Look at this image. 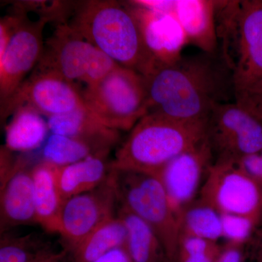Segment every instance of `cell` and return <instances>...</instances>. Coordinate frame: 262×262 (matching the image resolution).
Segmentation results:
<instances>
[{"label": "cell", "mask_w": 262, "mask_h": 262, "mask_svg": "<svg viewBox=\"0 0 262 262\" xmlns=\"http://www.w3.org/2000/svg\"><path fill=\"white\" fill-rule=\"evenodd\" d=\"M144 77L148 113L179 121L206 122L215 106L235 101L232 72L220 50L182 55Z\"/></svg>", "instance_id": "1"}, {"label": "cell", "mask_w": 262, "mask_h": 262, "mask_svg": "<svg viewBox=\"0 0 262 262\" xmlns=\"http://www.w3.org/2000/svg\"><path fill=\"white\" fill-rule=\"evenodd\" d=\"M215 24L238 101L262 90V0H217Z\"/></svg>", "instance_id": "2"}, {"label": "cell", "mask_w": 262, "mask_h": 262, "mask_svg": "<svg viewBox=\"0 0 262 262\" xmlns=\"http://www.w3.org/2000/svg\"><path fill=\"white\" fill-rule=\"evenodd\" d=\"M72 27L117 64L146 76L155 61L129 3L91 0L77 5Z\"/></svg>", "instance_id": "3"}, {"label": "cell", "mask_w": 262, "mask_h": 262, "mask_svg": "<svg viewBox=\"0 0 262 262\" xmlns=\"http://www.w3.org/2000/svg\"><path fill=\"white\" fill-rule=\"evenodd\" d=\"M206 122H184L148 113L136 123L111 162L116 170L156 175L206 137Z\"/></svg>", "instance_id": "4"}, {"label": "cell", "mask_w": 262, "mask_h": 262, "mask_svg": "<svg viewBox=\"0 0 262 262\" xmlns=\"http://www.w3.org/2000/svg\"><path fill=\"white\" fill-rule=\"evenodd\" d=\"M119 203L144 221L160 241L165 262H177L180 229L163 184L150 174L113 168Z\"/></svg>", "instance_id": "5"}, {"label": "cell", "mask_w": 262, "mask_h": 262, "mask_svg": "<svg viewBox=\"0 0 262 262\" xmlns=\"http://www.w3.org/2000/svg\"><path fill=\"white\" fill-rule=\"evenodd\" d=\"M81 93L90 111L113 130H130L148 113L144 76L122 66Z\"/></svg>", "instance_id": "6"}, {"label": "cell", "mask_w": 262, "mask_h": 262, "mask_svg": "<svg viewBox=\"0 0 262 262\" xmlns=\"http://www.w3.org/2000/svg\"><path fill=\"white\" fill-rule=\"evenodd\" d=\"M118 66L72 25L61 23L48 40L37 67L54 72L77 87L83 83L86 89Z\"/></svg>", "instance_id": "7"}, {"label": "cell", "mask_w": 262, "mask_h": 262, "mask_svg": "<svg viewBox=\"0 0 262 262\" xmlns=\"http://www.w3.org/2000/svg\"><path fill=\"white\" fill-rule=\"evenodd\" d=\"M47 18L32 20L23 10L2 18L0 26L8 32V42L0 52L1 106L25 82L26 77L40 61L44 51L43 32Z\"/></svg>", "instance_id": "8"}, {"label": "cell", "mask_w": 262, "mask_h": 262, "mask_svg": "<svg viewBox=\"0 0 262 262\" xmlns=\"http://www.w3.org/2000/svg\"><path fill=\"white\" fill-rule=\"evenodd\" d=\"M206 137L215 161L236 162L262 149V121L236 101L213 108Z\"/></svg>", "instance_id": "9"}, {"label": "cell", "mask_w": 262, "mask_h": 262, "mask_svg": "<svg viewBox=\"0 0 262 262\" xmlns=\"http://www.w3.org/2000/svg\"><path fill=\"white\" fill-rule=\"evenodd\" d=\"M200 196V200L220 214L261 221L262 187L236 162L215 161L202 185Z\"/></svg>", "instance_id": "10"}, {"label": "cell", "mask_w": 262, "mask_h": 262, "mask_svg": "<svg viewBox=\"0 0 262 262\" xmlns=\"http://www.w3.org/2000/svg\"><path fill=\"white\" fill-rule=\"evenodd\" d=\"M118 206L112 177L101 187L66 200L60 214L58 234L67 249L72 252L93 231L116 216Z\"/></svg>", "instance_id": "11"}, {"label": "cell", "mask_w": 262, "mask_h": 262, "mask_svg": "<svg viewBox=\"0 0 262 262\" xmlns=\"http://www.w3.org/2000/svg\"><path fill=\"white\" fill-rule=\"evenodd\" d=\"M29 106L46 117L70 113L85 106L81 91L51 71L37 69L1 106L2 120L17 108Z\"/></svg>", "instance_id": "12"}, {"label": "cell", "mask_w": 262, "mask_h": 262, "mask_svg": "<svg viewBox=\"0 0 262 262\" xmlns=\"http://www.w3.org/2000/svg\"><path fill=\"white\" fill-rule=\"evenodd\" d=\"M213 163L211 146L205 137L195 146L172 160L155 175L163 184L177 218L186 207L195 201L194 198L198 191H201Z\"/></svg>", "instance_id": "13"}, {"label": "cell", "mask_w": 262, "mask_h": 262, "mask_svg": "<svg viewBox=\"0 0 262 262\" xmlns=\"http://www.w3.org/2000/svg\"><path fill=\"white\" fill-rule=\"evenodd\" d=\"M138 3L175 17L184 30L188 44L206 53L219 51L215 0H141Z\"/></svg>", "instance_id": "14"}, {"label": "cell", "mask_w": 262, "mask_h": 262, "mask_svg": "<svg viewBox=\"0 0 262 262\" xmlns=\"http://www.w3.org/2000/svg\"><path fill=\"white\" fill-rule=\"evenodd\" d=\"M128 3L140 25L144 42L154 58L155 66L170 64L178 60L188 42L175 17L150 9L137 1Z\"/></svg>", "instance_id": "15"}, {"label": "cell", "mask_w": 262, "mask_h": 262, "mask_svg": "<svg viewBox=\"0 0 262 262\" xmlns=\"http://www.w3.org/2000/svg\"><path fill=\"white\" fill-rule=\"evenodd\" d=\"M32 169L23 160H17L13 171L1 184V232L16 226L37 224Z\"/></svg>", "instance_id": "16"}, {"label": "cell", "mask_w": 262, "mask_h": 262, "mask_svg": "<svg viewBox=\"0 0 262 262\" xmlns=\"http://www.w3.org/2000/svg\"><path fill=\"white\" fill-rule=\"evenodd\" d=\"M120 131L110 130L94 136L70 137L51 134L43 145V161L65 166L93 156H108L120 139Z\"/></svg>", "instance_id": "17"}, {"label": "cell", "mask_w": 262, "mask_h": 262, "mask_svg": "<svg viewBox=\"0 0 262 262\" xmlns=\"http://www.w3.org/2000/svg\"><path fill=\"white\" fill-rule=\"evenodd\" d=\"M113 168L106 156H93L77 163L56 167V179L63 202L77 194L90 192L105 184Z\"/></svg>", "instance_id": "18"}, {"label": "cell", "mask_w": 262, "mask_h": 262, "mask_svg": "<svg viewBox=\"0 0 262 262\" xmlns=\"http://www.w3.org/2000/svg\"><path fill=\"white\" fill-rule=\"evenodd\" d=\"M56 167L42 161L32 167L37 222L49 232L58 233L63 201L56 179Z\"/></svg>", "instance_id": "19"}, {"label": "cell", "mask_w": 262, "mask_h": 262, "mask_svg": "<svg viewBox=\"0 0 262 262\" xmlns=\"http://www.w3.org/2000/svg\"><path fill=\"white\" fill-rule=\"evenodd\" d=\"M49 132L44 115L31 106H20L7 125L5 147L10 151H32L44 145Z\"/></svg>", "instance_id": "20"}, {"label": "cell", "mask_w": 262, "mask_h": 262, "mask_svg": "<svg viewBox=\"0 0 262 262\" xmlns=\"http://www.w3.org/2000/svg\"><path fill=\"white\" fill-rule=\"evenodd\" d=\"M117 215L126 227L125 248L133 262L165 261L159 238L144 220L120 203Z\"/></svg>", "instance_id": "21"}, {"label": "cell", "mask_w": 262, "mask_h": 262, "mask_svg": "<svg viewBox=\"0 0 262 262\" xmlns=\"http://www.w3.org/2000/svg\"><path fill=\"white\" fill-rule=\"evenodd\" d=\"M127 229L116 215L103 222L72 251L77 262H94L110 251L125 247Z\"/></svg>", "instance_id": "22"}, {"label": "cell", "mask_w": 262, "mask_h": 262, "mask_svg": "<svg viewBox=\"0 0 262 262\" xmlns=\"http://www.w3.org/2000/svg\"><path fill=\"white\" fill-rule=\"evenodd\" d=\"M180 234L218 242L222 237V215L201 200L194 201L178 215Z\"/></svg>", "instance_id": "23"}, {"label": "cell", "mask_w": 262, "mask_h": 262, "mask_svg": "<svg viewBox=\"0 0 262 262\" xmlns=\"http://www.w3.org/2000/svg\"><path fill=\"white\" fill-rule=\"evenodd\" d=\"M47 120L51 134L70 137L97 136L113 130L102 125L86 105L70 113L47 117Z\"/></svg>", "instance_id": "24"}, {"label": "cell", "mask_w": 262, "mask_h": 262, "mask_svg": "<svg viewBox=\"0 0 262 262\" xmlns=\"http://www.w3.org/2000/svg\"><path fill=\"white\" fill-rule=\"evenodd\" d=\"M32 235L2 237L0 262H32L46 248H41Z\"/></svg>", "instance_id": "25"}, {"label": "cell", "mask_w": 262, "mask_h": 262, "mask_svg": "<svg viewBox=\"0 0 262 262\" xmlns=\"http://www.w3.org/2000/svg\"><path fill=\"white\" fill-rule=\"evenodd\" d=\"M222 215V237L231 244L244 245L252 237L260 222L235 215Z\"/></svg>", "instance_id": "26"}, {"label": "cell", "mask_w": 262, "mask_h": 262, "mask_svg": "<svg viewBox=\"0 0 262 262\" xmlns=\"http://www.w3.org/2000/svg\"><path fill=\"white\" fill-rule=\"evenodd\" d=\"M222 249L218 242L195 236L180 234L177 258L184 255L219 254Z\"/></svg>", "instance_id": "27"}, {"label": "cell", "mask_w": 262, "mask_h": 262, "mask_svg": "<svg viewBox=\"0 0 262 262\" xmlns=\"http://www.w3.org/2000/svg\"><path fill=\"white\" fill-rule=\"evenodd\" d=\"M239 168L262 187V149L236 161Z\"/></svg>", "instance_id": "28"}, {"label": "cell", "mask_w": 262, "mask_h": 262, "mask_svg": "<svg viewBox=\"0 0 262 262\" xmlns=\"http://www.w3.org/2000/svg\"><path fill=\"white\" fill-rule=\"evenodd\" d=\"M244 260V245L227 243L225 247H222L215 262H243Z\"/></svg>", "instance_id": "29"}, {"label": "cell", "mask_w": 262, "mask_h": 262, "mask_svg": "<svg viewBox=\"0 0 262 262\" xmlns=\"http://www.w3.org/2000/svg\"><path fill=\"white\" fill-rule=\"evenodd\" d=\"M262 121V90L236 101Z\"/></svg>", "instance_id": "30"}, {"label": "cell", "mask_w": 262, "mask_h": 262, "mask_svg": "<svg viewBox=\"0 0 262 262\" xmlns=\"http://www.w3.org/2000/svg\"><path fill=\"white\" fill-rule=\"evenodd\" d=\"M251 262H262V226L257 227L251 241Z\"/></svg>", "instance_id": "31"}, {"label": "cell", "mask_w": 262, "mask_h": 262, "mask_svg": "<svg viewBox=\"0 0 262 262\" xmlns=\"http://www.w3.org/2000/svg\"><path fill=\"white\" fill-rule=\"evenodd\" d=\"M94 262H133L125 247L117 248L110 251Z\"/></svg>", "instance_id": "32"}, {"label": "cell", "mask_w": 262, "mask_h": 262, "mask_svg": "<svg viewBox=\"0 0 262 262\" xmlns=\"http://www.w3.org/2000/svg\"><path fill=\"white\" fill-rule=\"evenodd\" d=\"M220 254L184 255L179 256L177 262H215Z\"/></svg>", "instance_id": "33"}, {"label": "cell", "mask_w": 262, "mask_h": 262, "mask_svg": "<svg viewBox=\"0 0 262 262\" xmlns=\"http://www.w3.org/2000/svg\"><path fill=\"white\" fill-rule=\"evenodd\" d=\"M65 255V252L54 253L46 249L38 256L35 262H61Z\"/></svg>", "instance_id": "34"}, {"label": "cell", "mask_w": 262, "mask_h": 262, "mask_svg": "<svg viewBox=\"0 0 262 262\" xmlns=\"http://www.w3.org/2000/svg\"><path fill=\"white\" fill-rule=\"evenodd\" d=\"M63 257H64V256H63ZM62 259H63V258H62ZM61 262H62V260H61ZM68 262H77V261H75V258H74V257H73V259H72V261H68Z\"/></svg>", "instance_id": "35"}, {"label": "cell", "mask_w": 262, "mask_h": 262, "mask_svg": "<svg viewBox=\"0 0 262 262\" xmlns=\"http://www.w3.org/2000/svg\"><path fill=\"white\" fill-rule=\"evenodd\" d=\"M45 250H46V249H45ZM41 253H42V252H41ZM37 257H38V256H37ZM37 257L35 259H34V261H32V262H35L36 260H37Z\"/></svg>", "instance_id": "36"}, {"label": "cell", "mask_w": 262, "mask_h": 262, "mask_svg": "<svg viewBox=\"0 0 262 262\" xmlns=\"http://www.w3.org/2000/svg\"></svg>", "instance_id": "37"}]
</instances>
